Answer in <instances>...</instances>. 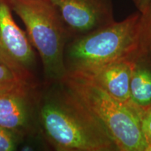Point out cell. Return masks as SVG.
I'll return each instance as SVG.
<instances>
[{"mask_svg":"<svg viewBox=\"0 0 151 151\" xmlns=\"http://www.w3.org/2000/svg\"><path fill=\"white\" fill-rule=\"evenodd\" d=\"M20 82H24V81L19 78L10 68L0 62V86Z\"/></svg>","mask_w":151,"mask_h":151,"instance_id":"cell-13","label":"cell"},{"mask_svg":"<svg viewBox=\"0 0 151 151\" xmlns=\"http://www.w3.org/2000/svg\"><path fill=\"white\" fill-rule=\"evenodd\" d=\"M11 11L8 0H0V62L24 82L37 85L35 81V52Z\"/></svg>","mask_w":151,"mask_h":151,"instance_id":"cell-5","label":"cell"},{"mask_svg":"<svg viewBox=\"0 0 151 151\" xmlns=\"http://www.w3.org/2000/svg\"><path fill=\"white\" fill-rule=\"evenodd\" d=\"M63 81L102 124L119 151H148L135 109L86 79L67 76Z\"/></svg>","mask_w":151,"mask_h":151,"instance_id":"cell-4","label":"cell"},{"mask_svg":"<svg viewBox=\"0 0 151 151\" xmlns=\"http://www.w3.org/2000/svg\"><path fill=\"white\" fill-rule=\"evenodd\" d=\"M139 116L143 137L148 145V151H151V108L139 111Z\"/></svg>","mask_w":151,"mask_h":151,"instance_id":"cell-12","label":"cell"},{"mask_svg":"<svg viewBox=\"0 0 151 151\" xmlns=\"http://www.w3.org/2000/svg\"><path fill=\"white\" fill-rule=\"evenodd\" d=\"M38 86L29 83L0 86V127L24 138L40 134L37 121Z\"/></svg>","mask_w":151,"mask_h":151,"instance_id":"cell-6","label":"cell"},{"mask_svg":"<svg viewBox=\"0 0 151 151\" xmlns=\"http://www.w3.org/2000/svg\"><path fill=\"white\" fill-rule=\"evenodd\" d=\"M141 22L139 12L71 38L65 51L67 75L93 70L134 55L139 50Z\"/></svg>","mask_w":151,"mask_h":151,"instance_id":"cell-2","label":"cell"},{"mask_svg":"<svg viewBox=\"0 0 151 151\" xmlns=\"http://www.w3.org/2000/svg\"></svg>","mask_w":151,"mask_h":151,"instance_id":"cell-15","label":"cell"},{"mask_svg":"<svg viewBox=\"0 0 151 151\" xmlns=\"http://www.w3.org/2000/svg\"><path fill=\"white\" fill-rule=\"evenodd\" d=\"M58 11L71 38L113 22L111 0H48Z\"/></svg>","mask_w":151,"mask_h":151,"instance_id":"cell-7","label":"cell"},{"mask_svg":"<svg viewBox=\"0 0 151 151\" xmlns=\"http://www.w3.org/2000/svg\"><path fill=\"white\" fill-rule=\"evenodd\" d=\"M139 50L151 56V4L141 14Z\"/></svg>","mask_w":151,"mask_h":151,"instance_id":"cell-10","label":"cell"},{"mask_svg":"<svg viewBox=\"0 0 151 151\" xmlns=\"http://www.w3.org/2000/svg\"><path fill=\"white\" fill-rule=\"evenodd\" d=\"M134 1L141 14L144 13L151 4V0H134Z\"/></svg>","mask_w":151,"mask_h":151,"instance_id":"cell-14","label":"cell"},{"mask_svg":"<svg viewBox=\"0 0 151 151\" xmlns=\"http://www.w3.org/2000/svg\"><path fill=\"white\" fill-rule=\"evenodd\" d=\"M130 97L138 114L151 108V56L139 50L132 58Z\"/></svg>","mask_w":151,"mask_h":151,"instance_id":"cell-9","label":"cell"},{"mask_svg":"<svg viewBox=\"0 0 151 151\" xmlns=\"http://www.w3.org/2000/svg\"><path fill=\"white\" fill-rule=\"evenodd\" d=\"M23 139L20 134L0 127V151L18 150Z\"/></svg>","mask_w":151,"mask_h":151,"instance_id":"cell-11","label":"cell"},{"mask_svg":"<svg viewBox=\"0 0 151 151\" xmlns=\"http://www.w3.org/2000/svg\"><path fill=\"white\" fill-rule=\"evenodd\" d=\"M38 127L56 151H119L102 124L64 81L37 88Z\"/></svg>","mask_w":151,"mask_h":151,"instance_id":"cell-1","label":"cell"},{"mask_svg":"<svg viewBox=\"0 0 151 151\" xmlns=\"http://www.w3.org/2000/svg\"><path fill=\"white\" fill-rule=\"evenodd\" d=\"M11 10L21 19L27 37L39 55L44 83L65 81L67 43L71 37L58 11L48 0H8Z\"/></svg>","mask_w":151,"mask_h":151,"instance_id":"cell-3","label":"cell"},{"mask_svg":"<svg viewBox=\"0 0 151 151\" xmlns=\"http://www.w3.org/2000/svg\"><path fill=\"white\" fill-rule=\"evenodd\" d=\"M133 57L112 62L93 70L67 76L79 77L91 81L115 99L135 109L130 97V80Z\"/></svg>","mask_w":151,"mask_h":151,"instance_id":"cell-8","label":"cell"}]
</instances>
